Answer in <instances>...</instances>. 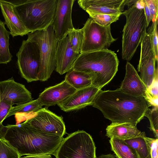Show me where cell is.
<instances>
[{"label":"cell","mask_w":158,"mask_h":158,"mask_svg":"<svg viewBox=\"0 0 158 158\" xmlns=\"http://www.w3.org/2000/svg\"><path fill=\"white\" fill-rule=\"evenodd\" d=\"M112 123L137 124L144 117L149 106L143 97L133 96L119 88L102 90L96 96L92 105Z\"/></svg>","instance_id":"obj_1"},{"label":"cell","mask_w":158,"mask_h":158,"mask_svg":"<svg viewBox=\"0 0 158 158\" xmlns=\"http://www.w3.org/2000/svg\"><path fill=\"white\" fill-rule=\"evenodd\" d=\"M0 138L7 141L22 156L55 153L63 137L38 131L27 122L0 126Z\"/></svg>","instance_id":"obj_2"},{"label":"cell","mask_w":158,"mask_h":158,"mask_svg":"<svg viewBox=\"0 0 158 158\" xmlns=\"http://www.w3.org/2000/svg\"><path fill=\"white\" fill-rule=\"evenodd\" d=\"M119 62L114 52L102 50L80 53L72 69L91 73L92 85L101 89L116 75Z\"/></svg>","instance_id":"obj_3"},{"label":"cell","mask_w":158,"mask_h":158,"mask_svg":"<svg viewBox=\"0 0 158 158\" xmlns=\"http://www.w3.org/2000/svg\"><path fill=\"white\" fill-rule=\"evenodd\" d=\"M57 0H25L13 3L15 13L29 32L44 30L51 25Z\"/></svg>","instance_id":"obj_4"},{"label":"cell","mask_w":158,"mask_h":158,"mask_svg":"<svg viewBox=\"0 0 158 158\" xmlns=\"http://www.w3.org/2000/svg\"><path fill=\"white\" fill-rule=\"evenodd\" d=\"M136 3L122 12L126 17V23L123 30L122 56L123 60L128 62L147 33L148 26L143 8L138 6Z\"/></svg>","instance_id":"obj_5"},{"label":"cell","mask_w":158,"mask_h":158,"mask_svg":"<svg viewBox=\"0 0 158 158\" xmlns=\"http://www.w3.org/2000/svg\"><path fill=\"white\" fill-rule=\"evenodd\" d=\"M27 39L37 43L39 46L40 64L38 81H44L50 77L55 69V53L58 40L55 38L52 26L46 29L31 32Z\"/></svg>","instance_id":"obj_6"},{"label":"cell","mask_w":158,"mask_h":158,"mask_svg":"<svg viewBox=\"0 0 158 158\" xmlns=\"http://www.w3.org/2000/svg\"><path fill=\"white\" fill-rule=\"evenodd\" d=\"M96 150L91 136L78 130L64 138L53 155L56 158H97Z\"/></svg>","instance_id":"obj_7"},{"label":"cell","mask_w":158,"mask_h":158,"mask_svg":"<svg viewBox=\"0 0 158 158\" xmlns=\"http://www.w3.org/2000/svg\"><path fill=\"white\" fill-rule=\"evenodd\" d=\"M16 55L21 77L28 82L38 81L40 57L38 44L27 39L23 40Z\"/></svg>","instance_id":"obj_8"},{"label":"cell","mask_w":158,"mask_h":158,"mask_svg":"<svg viewBox=\"0 0 158 158\" xmlns=\"http://www.w3.org/2000/svg\"><path fill=\"white\" fill-rule=\"evenodd\" d=\"M82 29L83 39L81 53L108 49L116 40L112 35L110 25L101 26L91 18L87 19Z\"/></svg>","instance_id":"obj_9"},{"label":"cell","mask_w":158,"mask_h":158,"mask_svg":"<svg viewBox=\"0 0 158 158\" xmlns=\"http://www.w3.org/2000/svg\"><path fill=\"white\" fill-rule=\"evenodd\" d=\"M32 128L42 133L63 137L66 133L63 118L49 110L42 108L32 117L26 121Z\"/></svg>","instance_id":"obj_10"},{"label":"cell","mask_w":158,"mask_h":158,"mask_svg":"<svg viewBox=\"0 0 158 158\" xmlns=\"http://www.w3.org/2000/svg\"><path fill=\"white\" fill-rule=\"evenodd\" d=\"M140 45V57L137 69L141 79L148 88L153 81L157 67L156 68L155 55L150 36L147 33Z\"/></svg>","instance_id":"obj_11"},{"label":"cell","mask_w":158,"mask_h":158,"mask_svg":"<svg viewBox=\"0 0 158 158\" xmlns=\"http://www.w3.org/2000/svg\"><path fill=\"white\" fill-rule=\"evenodd\" d=\"M74 0H57L55 13L51 24L56 39L58 40L68 35L74 28L72 19Z\"/></svg>","instance_id":"obj_12"},{"label":"cell","mask_w":158,"mask_h":158,"mask_svg":"<svg viewBox=\"0 0 158 158\" xmlns=\"http://www.w3.org/2000/svg\"><path fill=\"white\" fill-rule=\"evenodd\" d=\"M0 99L12 106L33 100L31 93L25 85L16 82L13 77L0 81Z\"/></svg>","instance_id":"obj_13"},{"label":"cell","mask_w":158,"mask_h":158,"mask_svg":"<svg viewBox=\"0 0 158 158\" xmlns=\"http://www.w3.org/2000/svg\"><path fill=\"white\" fill-rule=\"evenodd\" d=\"M80 54L73 51L68 35L58 40L55 53L56 72L62 75L70 71Z\"/></svg>","instance_id":"obj_14"},{"label":"cell","mask_w":158,"mask_h":158,"mask_svg":"<svg viewBox=\"0 0 158 158\" xmlns=\"http://www.w3.org/2000/svg\"><path fill=\"white\" fill-rule=\"evenodd\" d=\"M76 91L64 80L57 84L45 88L38 98L42 105L47 108L61 103Z\"/></svg>","instance_id":"obj_15"},{"label":"cell","mask_w":158,"mask_h":158,"mask_svg":"<svg viewBox=\"0 0 158 158\" xmlns=\"http://www.w3.org/2000/svg\"><path fill=\"white\" fill-rule=\"evenodd\" d=\"M101 89L93 85L77 90L69 98L58 106L65 112L78 110L92 106L95 98Z\"/></svg>","instance_id":"obj_16"},{"label":"cell","mask_w":158,"mask_h":158,"mask_svg":"<svg viewBox=\"0 0 158 158\" xmlns=\"http://www.w3.org/2000/svg\"><path fill=\"white\" fill-rule=\"evenodd\" d=\"M77 2L88 14L121 15L125 6V0H79Z\"/></svg>","instance_id":"obj_17"},{"label":"cell","mask_w":158,"mask_h":158,"mask_svg":"<svg viewBox=\"0 0 158 158\" xmlns=\"http://www.w3.org/2000/svg\"><path fill=\"white\" fill-rule=\"evenodd\" d=\"M119 89L127 94L144 97L147 88L134 66L127 61L125 76Z\"/></svg>","instance_id":"obj_18"},{"label":"cell","mask_w":158,"mask_h":158,"mask_svg":"<svg viewBox=\"0 0 158 158\" xmlns=\"http://www.w3.org/2000/svg\"><path fill=\"white\" fill-rule=\"evenodd\" d=\"M0 6L5 20L4 23L13 37L23 36L29 32L25 28L15 12L14 4L11 2L0 0Z\"/></svg>","instance_id":"obj_19"},{"label":"cell","mask_w":158,"mask_h":158,"mask_svg":"<svg viewBox=\"0 0 158 158\" xmlns=\"http://www.w3.org/2000/svg\"><path fill=\"white\" fill-rule=\"evenodd\" d=\"M137 124L129 122L112 123L106 129V136L126 140L139 136L141 132L137 127Z\"/></svg>","instance_id":"obj_20"},{"label":"cell","mask_w":158,"mask_h":158,"mask_svg":"<svg viewBox=\"0 0 158 158\" xmlns=\"http://www.w3.org/2000/svg\"><path fill=\"white\" fill-rule=\"evenodd\" d=\"M91 73L71 69L65 75L64 80L77 90L92 85Z\"/></svg>","instance_id":"obj_21"},{"label":"cell","mask_w":158,"mask_h":158,"mask_svg":"<svg viewBox=\"0 0 158 158\" xmlns=\"http://www.w3.org/2000/svg\"><path fill=\"white\" fill-rule=\"evenodd\" d=\"M110 139L111 150L117 158H139L135 150L124 140L114 138Z\"/></svg>","instance_id":"obj_22"},{"label":"cell","mask_w":158,"mask_h":158,"mask_svg":"<svg viewBox=\"0 0 158 158\" xmlns=\"http://www.w3.org/2000/svg\"><path fill=\"white\" fill-rule=\"evenodd\" d=\"M10 31L0 20V64H7L12 60V56L9 49Z\"/></svg>","instance_id":"obj_23"},{"label":"cell","mask_w":158,"mask_h":158,"mask_svg":"<svg viewBox=\"0 0 158 158\" xmlns=\"http://www.w3.org/2000/svg\"><path fill=\"white\" fill-rule=\"evenodd\" d=\"M144 132H141L139 136L124 141L134 149L139 158H151L149 148L145 139Z\"/></svg>","instance_id":"obj_24"},{"label":"cell","mask_w":158,"mask_h":158,"mask_svg":"<svg viewBox=\"0 0 158 158\" xmlns=\"http://www.w3.org/2000/svg\"><path fill=\"white\" fill-rule=\"evenodd\" d=\"M43 106L38 98L23 104L12 106L6 118L14 115L36 113L42 108Z\"/></svg>","instance_id":"obj_25"},{"label":"cell","mask_w":158,"mask_h":158,"mask_svg":"<svg viewBox=\"0 0 158 158\" xmlns=\"http://www.w3.org/2000/svg\"><path fill=\"white\" fill-rule=\"evenodd\" d=\"M69 41L74 52L80 54L83 39V32L82 28H75L68 35Z\"/></svg>","instance_id":"obj_26"},{"label":"cell","mask_w":158,"mask_h":158,"mask_svg":"<svg viewBox=\"0 0 158 158\" xmlns=\"http://www.w3.org/2000/svg\"><path fill=\"white\" fill-rule=\"evenodd\" d=\"M90 18L97 23L102 26L110 25L118 20L120 15L107 14L88 13Z\"/></svg>","instance_id":"obj_27"},{"label":"cell","mask_w":158,"mask_h":158,"mask_svg":"<svg viewBox=\"0 0 158 158\" xmlns=\"http://www.w3.org/2000/svg\"><path fill=\"white\" fill-rule=\"evenodd\" d=\"M18 151L7 141L0 138V158H20Z\"/></svg>","instance_id":"obj_28"},{"label":"cell","mask_w":158,"mask_h":158,"mask_svg":"<svg viewBox=\"0 0 158 158\" xmlns=\"http://www.w3.org/2000/svg\"><path fill=\"white\" fill-rule=\"evenodd\" d=\"M144 116L147 117L150 123L149 129L152 131L156 138L158 136V107H153L151 109L148 108Z\"/></svg>","instance_id":"obj_29"},{"label":"cell","mask_w":158,"mask_h":158,"mask_svg":"<svg viewBox=\"0 0 158 158\" xmlns=\"http://www.w3.org/2000/svg\"><path fill=\"white\" fill-rule=\"evenodd\" d=\"M158 20L152 22V24L148 28L147 32L149 35L156 61L158 60V39L157 33Z\"/></svg>","instance_id":"obj_30"},{"label":"cell","mask_w":158,"mask_h":158,"mask_svg":"<svg viewBox=\"0 0 158 158\" xmlns=\"http://www.w3.org/2000/svg\"><path fill=\"white\" fill-rule=\"evenodd\" d=\"M145 139L149 148L151 158H158V139L146 136Z\"/></svg>","instance_id":"obj_31"},{"label":"cell","mask_w":158,"mask_h":158,"mask_svg":"<svg viewBox=\"0 0 158 158\" xmlns=\"http://www.w3.org/2000/svg\"><path fill=\"white\" fill-rule=\"evenodd\" d=\"M150 11L152 22L158 20V0H145Z\"/></svg>","instance_id":"obj_32"},{"label":"cell","mask_w":158,"mask_h":158,"mask_svg":"<svg viewBox=\"0 0 158 158\" xmlns=\"http://www.w3.org/2000/svg\"><path fill=\"white\" fill-rule=\"evenodd\" d=\"M12 106L0 99V126L2 124L4 120L6 118Z\"/></svg>","instance_id":"obj_33"},{"label":"cell","mask_w":158,"mask_h":158,"mask_svg":"<svg viewBox=\"0 0 158 158\" xmlns=\"http://www.w3.org/2000/svg\"><path fill=\"white\" fill-rule=\"evenodd\" d=\"M158 74L157 67L153 81L147 88V91L152 96L158 97Z\"/></svg>","instance_id":"obj_34"},{"label":"cell","mask_w":158,"mask_h":158,"mask_svg":"<svg viewBox=\"0 0 158 158\" xmlns=\"http://www.w3.org/2000/svg\"><path fill=\"white\" fill-rule=\"evenodd\" d=\"M149 107H158V97L152 96L147 91L144 97Z\"/></svg>","instance_id":"obj_35"},{"label":"cell","mask_w":158,"mask_h":158,"mask_svg":"<svg viewBox=\"0 0 158 158\" xmlns=\"http://www.w3.org/2000/svg\"><path fill=\"white\" fill-rule=\"evenodd\" d=\"M143 8L148 27L150 22L152 21V16L149 9L147 5L145 0H143Z\"/></svg>","instance_id":"obj_36"},{"label":"cell","mask_w":158,"mask_h":158,"mask_svg":"<svg viewBox=\"0 0 158 158\" xmlns=\"http://www.w3.org/2000/svg\"><path fill=\"white\" fill-rule=\"evenodd\" d=\"M20 158H52L51 155L47 154H35L25 155Z\"/></svg>","instance_id":"obj_37"},{"label":"cell","mask_w":158,"mask_h":158,"mask_svg":"<svg viewBox=\"0 0 158 158\" xmlns=\"http://www.w3.org/2000/svg\"><path fill=\"white\" fill-rule=\"evenodd\" d=\"M97 158H116L115 157L108 155H101Z\"/></svg>","instance_id":"obj_38"}]
</instances>
